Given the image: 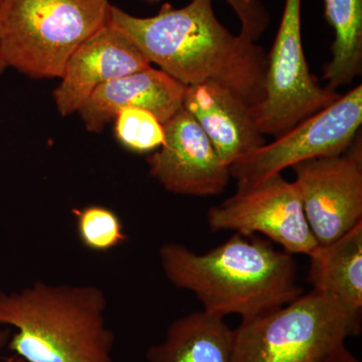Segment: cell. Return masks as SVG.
Returning a JSON list of instances; mask_svg holds the SVG:
<instances>
[{
	"label": "cell",
	"mask_w": 362,
	"mask_h": 362,
	"mask_svg": "<svg viewBox=\"0 0 362 362\" xmlns=\"http://www.w3.org/2000/svg\"><path fill=\"white\" fill-rule=\"evenodd\" d=\"M109 21L150 64L181 84L218 83L251 107L263 99L265 49L221 25L213 0H192L181 8L164 4L149 18H138L112 6Z\"/></svg>",
	"instance_id": "1"
},
{
	"label": "cell",
	"mask_w": 362,
	"mask_h": 362,
	"mask_svg": "<svg viewBox=\"0 0 362 362\" xmlns=\"http://www.w3.org/2000/svg\"><path fill=\"white\" fill-rule=\"evenodd\" d=\"M158 254L170 284L192 292L202 310L223 318L239 315L242 321L251 320L304 294L293 255L254 235L235 233L204 254L165 243Z\"/></svg>",
	"instance_id": "2"
},
{
	"label": "cell",
	"mask_w": 362,
	"mask_h": 362,
	"mask_svg": "<svg viewBox=\"0 0 362 362\" xmlns=\"http://www.w3.org/2000/svg\"><path fill=\"white\" fill-rule=\"evenodd\" d=\"M97 286L35 282L0 291V327L13 328L6 349L26 362H115V334Z\"/></svg>",
	"instance_id": "3"
},
{
	"label": "cell",
	"mask_w": 362,
	"mask_h": 362,
	"mask_svg": "<svg viewBox=\"0 0 362 362\" xmlns=\"http://www.w3.org/2000/svg\"><path fill=\"white\" fill-rule=\"evenodd\" d=\"M109 0H1L0 54L33 78L63 76L66 62L110 20Z\"/></svg>",
	"instance_id": "4"
},
{
	"label": "cell",
	"mask_w": 362,
	"mask_h": 362,
	"mask_svg": "<svg viewBox=\"0 0 362 362\" xmlns=\"http://www.w3.org/2000/svg\"><path fill=\"white\" fill-rule=\"evenodd\" d=\"M361 330V313L314 291L233 329V362H321Z\"/></svg>",
	"instance_id": "5"
},
{
	"label": "cell",
	"mask_w": 362,
	"mask_h": 362,
	"mask_svg": "<svg viewBox=\"0 0 362 362\" xmlns=\"http://www.w3.org/2000/svg\"><path fill=\"white\" fill-rule=\"evenodd\" d=\"M302 0H285L273 47L267 54L265 92L252 115L264 135L278 138L340 97L312 75L302 42Z\"/></svg>",
	"instance_id": "6"
},
{
	"label": "cell",
	"mask_w": 362,
	"mask_h": 362,
	"mask_svg": "<svg viewBox=\"0 0 362 362\" xmlns=\"http://www.w3.org/2000/svg\"><path fill=\"white\" fill-rule=\"evenodd\" d=\"M362 125V85L340 95L270 144L230 166L237 185H249L310 159L337 156L354 144Z\"/></svg>",
	"instance_id": "7"
},
{
	"label": "cell",
	"mask_w": 362,
	"mask_h": 362,
	"mask_svg": "<svg viewBox=\"0 0 362 362\" xmlns=\"http://www.w3.org/2000/svg\"><path fill=\"white\" fill-rule=\"evenodd\" d=\"M207 223L213 232L233 230L245 237L262 233L290 255L309 256L318 247L296 185L282 175L237 185L232 197L209 209Z\"/></svg>",
	"instance_id": "8"
},
{
	"label": "cell",
	"mask_w": 362,
	"mask_h": 362,
	"mask_svg": "<svg viewBox=\"0 0 362 362\" xmlns=\"http://www.w3.org/2000/svg\"><path fill=\"white\" fill-rule=\"evenodd\" d=\"M302 206L319 246L334 242L362 221V145L344 153L293 166Z\"/></svg>",
	"instance_id": "9"
},
{
	"label": "cell",
	"mask_w": 362,
	"mask_h": 362,
	"mask_svg": "<svg viewBox=\"0 0 362 362\" xmlns=\"http://www.w3.org/2000/svg\"><path fill=\"white\" fill-rule=\"evenodd\" d=\"M163 126V144L147 158L150 175L171 194H223L232 178L230 168L194 117L181 108Z\"/></svg>",
	"instance_id": "10"
},
{
	"label": "cell",
	"mask_w": 362,
	"mask_h": 362,
	"mask_svg": "<svg viewBox=\"0 0 362 362\" xmlns=\"http://www.w3.org/2000/svg\"><path fill=\"white\" fill-rule=\"evenodd\" d=\"M151 66L110 21L86 40L66 62L54 99L62 116L80 110L102 85Z\"/></svg>",
	"instance_id": "11"
},
{
	"label": "cell",
	"mask_w": 362,
	"mask_h": 362,
	"mask_svg": "<svg viewBox=\"0 0 362 362\" xmlns=\"http://www.w3.org/2000/svg\"><path fill=\"white\" fill-rule=\"evenodd\" d=\"M182 108L199 123L228 168L266 144L252 107L225 86H187Z\"/></svg>",
	"instance_id": "12"
},
{
	"label": "cell",
	"mask_w": 362,
	"mask_h": 362,
	"mask_svg": "<svg viewBox=\"0 0 362 362\" xmlns=\"http://www.w3.org/2000/svg\"><path fill=\"white\" fill-rule=\"evenodd\" d=\"M187 86L151 66L95 90L78 113L90 132L99 133L125 108L151 112L162 124L182 108Z\"/></svg>",
	"instance_id": "13"
},
{
	"label": "cell",
	"mask_w": 362,
	"mask_h": 362,
	"mask_svg": "<svg viewBox=\"0 0 362 362\" xmlns=\"http://www.w3.org/2000/svg\"><path fill=\"white\" fill-rule=\"evenodd\" d=\"M148 362H233V331L223 317L202 310L169 325L165 337L146 351Z\"/></svg>",
	"instance_id": "14"
},
{
	"label": "cell",
	"mask_w": 362,
	"mask_h": 362,
	"mask_svg": "<svg viewBox=\"0 0 362 362\" xmlns=\"http://www.w3.org/2000/svg\"><path fill=\"white\" fill-rule=\"evenodd\" d=\"M308 280L314 291L362 312V221L311 255Z\"/></svg>",
	"instance_id": "15"
},
{
	"label": "cell",
	"mask_w": 362,
	"mask_h": 362,
	"mask_svg": "<svg viewBox=\"0 0 362 362\" xmlns=\"http://www.w3.org/2000/svg\"><path fill=\"white\" fill-rule=\"evenodd\" d=\"M324 16L333 30L331 59L323 68L326 87L337 90L362 73V0H323Z\"/></svg>",
	"instance_id": "16"
},
{
	"label": "cell",
	"mask_w": 362,
	"mask_h": 362,
	"mask_svg": "<svg viewBox=\"0 0 362 362\" xmlns=\"http://www.w3.org/2000/svg\"><path fill=\"white\" fill-rule=\"evenodd\" d=\"M73 214L78 239L90 251H111L127 240L122 221L109 207L92 204L74 209Z\"/></svg>",
	"instance_id": "17"
},
{
	"label": "cell",
	"mask_w": 362,
	"mask_h": 362,
	"mask_svg": "<svg viewBox=\"0 0 362 362\" xmlns=\"http://www.w3.org/2000/svg\"><path fill=\"white\" fill-rule=\"evenodd\" d=\"M116 139L135 153H153L164 142V126L151 112L125 108L115 119Z\"/></svg>",
	"instance_id": "18"
},
{
	"label": "cell",
	"mask_w": 362,
	"mask_h": 362,
	"mask_svg": "<svg viewBox=\"0 0 362 362\" xmlns=\"http://www.w3.org/2000/svg\"><path fill=\"white\" fill-rule=\"evenodd\" d=\"M240 21V35L257 42L270 25V14L259 0H226Z\"/></svg>",
	"instance_id": "19"
},
{
	"label": "cell",
	"mask_w": 362,
	"mask_h": 362,
	"mask_svg": "<svg viewBox=\"0 0 362 362\" xmlns=\"http://www.w3.org/2000/svg\"><path fill=\"white\" fill-rule=\"evenodd\" d=\"M321 362H361L356 358L349 349L345 347V344L333 350Z\"/></svg>",
	"instance_id": "20"
},
{
	"label": "cell",
	"mask_w": 362,
	"mask_h": 362,
	"mask_svg": "<svg viewBox=\"0 0 362 362\" xmlns=\"http://www.w3.org/2000/svg\"><path fill=\"white\" fill-rule=\"evenodd\" d=\"M11 330L7 327H0V354L2 350L6 349L7 343H8L9 338L11 337ZM1 358V357H0Z\"/></svg>",
	"instance_id": "21"
},
{
	"label": "cell",
	"mask_w": 362,
	"mask_h": 362,
	"mask_svg": "<svg viewBox=\"0 0 362 362\" xmlns=\"http://www.w3.org/2000/svg\"><path fill=\"white\" fill-rule=\"evenodd\" d=\"M0 362H26L25 359L21 358V357L16 356V354H13L11 356L1 357L0 358Z\"/></svg>",
	"instance_id": "22"
},
{
	"label": "cell",
	"mask_w": 362,
	"mask_h": 362,
	"mask_svg": "<svg viewBox=\"0 0 362 362\" xmlns=\"http://www.w3.org/2000/svg\"><path fill=\"white\" fill-rule=\"evenodd\" d=\"M7 68L6 62H4V58H2L1 54H0V77H1L2 74H4V70Z\"/></svg>",
	"instance_id": "23"
},
{
	"label": "cell",
	"mask_w": 362,
	"mask_h": 362,
	"mask_svg": "<svg viewBox=\"0 0 362 362\" xmlns=\"http://www.w3.org/2000/svg\"><path fill=\"white\" fill-rule=\"evenodd\" d=\"M145 2H147V4H157V2L160 1V0H144Z\"/></svg>",
	"instance_id": "24"
},
{
	"label": "cell",
	"mask_w": 362,
	"mask_h": 362,
	"mask_svg": "<svg viewBox=\"0 0 362 362\" xmlns=\"http://www.w3.org/2000/svg\"><path fill=\"white\" fill-rule=\"evenodd\" d=\"M0 2H1V0H0Z\"/></svg>",
	"instance_id": "25"
}]
</instances>
